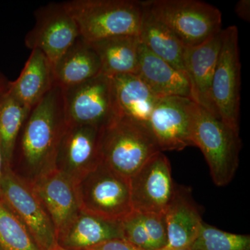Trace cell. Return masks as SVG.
Wrapping results in <instances>:
<instances>
[{"label":"cell","mask_w":250,"mask_h":250,"mask_svg":"<svg viewBox=\"0 0 250 250\" xmlns=\"http://www.w3.org/2000/svg\"><path fill=\"white\" fill-rule=\"evenodd\" d=\"M67 126L62 90L54 85L31 108L16 143V150L19 149L33 177L55 167L57 148Z\"/></svg>","instance_id":"1"},{"label":"cell","mask_w":250,"mask_h":250,"mask_svg":"<svg viewBox=\"0 0 250 250\" xmlns=\"http://www.w3.org/2000/svg\"><path fill=\"white\" fill-rule=\"evenodd\" d=\"M88 42L118 36H138L142 1L136 0H70L62 2Z\"/></svg>","instance_id":"2"},{"label":"cell","mask_w":250,"mask_h":250,"mask_svg":"<svg viewBox=\"0 0 250 250\" xmlns=\"http://www.w3.org/2000/svg\"><path fill=\"white\" fill-rule=\"evenodd\" d=\"M190 133L209 167L213 183L225 187L232 181L242 149L239 132L196 103L192 104Z\"/></svg>","instance_id":"3"},{"label":"cell","mask_w":250,"mask_h":250,"mask_svg":"<svg viewBox=\"0 0 250 250\" xmlns=\"http://www.w3.org/2000/svg\"><path fill=\"white\" fill-rule=\"evenodd\" d=\"M148 125L114 118L101 129L102 162L130 179L149 159L160 152Z\"/></svg>","instance_id":"4"},{"label":"cell","mask_w":250,"mask_h":250,"mask_svg":"<svg viewBox=\"0 0 250 250\" xmlns=\"http://www.w3.org/2000/svg\"><path fill=\"white\" fill-rule=\"evenodd\" d=\"M143 4L170 29L187 47H194L221 31L222 14L198 0H147Z\"/></svg>","instance_id":"5"},{"label":"cell","mask_w":250,"mask_h":250,"mask_svg":"<svg viewBox=\"0 0 250 250\" xmlns=\"http://www.w3.org/2000/svg\"><path fill=\"white\" fill-rule=\"evenodd\" d=\"M80 210L121 222L133 210L129 179L103 162L77 183Z\"/></svg>","instance_id":"6"},{"label":"cell","mask_w":250,"mask_h":250,"mask_svg":"<svg viewBox=\"0 0 250 250\" xmlns=\"http://www.w3.org/2000/svg\"><path fill=\"white\" fill-rule=\"evenodd\" d=\"M0 200L22 222L41 250H50L58 243L53 223L31 180L18 175L12 166L3 167Z\"/></svg>","instance_id":"7"},{"label":"cell","mask_w":250,"mask_h":250,"mask_svg":"<svg viewBox=\"0 0 250 250\" xmlns=\"http://www.w3.org/2000/svg\"><path fill=\"white\" fill-rule=\"evenodd\" d=\"M238 45V29L230 26L221 31V45L211 94L219 118L239 132L241 64Z\"/></svg>","instance_id":"8"},{"label":"cell","mask_w":250,"mask_h":250,"mask_svg":"<svg viewBox=\"0 0 250 250\" xmlns=\"http://www.w3.org/2000/svg\"><path fill=\"white\" fill-rule=\"evenodd\" d=\"M62 90L67 126L102 129L115 118L111 77L101 73Z\"/></svg>","instance_id":"9"},{"label":"cell","mask_w":250,"mask_h":250,"mask_svg":"<svg viewBox=\"0 0 250 250\" xmlns=\"http://www.w3.org/2000/svg\"><path fill=\"white\" fill-rule=\"evenodd\" d=\"M36 22L27 33L28 48L39 49L52 66L80 37L78 27L62 2L49 3L34 13Z\"/></svg>","instance_id":"10"},{"label":"cell","mask_w":250,"mask_h":250,"mask_svg":"<svg viewBox=\"0 0 250 250\" xmlns=\"http://www.w3.org/2000/svg\"><path fill=\"white\" fill-rule=\"evenodd\" d=\"M133 210L164 214L175 185L170 161L164 152L153 156L129 179Z\"/></svg>","instance_id":"11"},{"label":"cell","mask_w":250,"mask_h":250,"mask_svg":"<svg viewBox=\"0 0 250 250\" xmlns=\"http://www.w3.org/2000/svg\"><path fill=\"white\" fill-rule=\"evenodd\" d=\"M194 102L182 96L158 100L149 117L148 126L161 152L181 151L194 146L190 133Z\"/></svg>","instance_id":"12"},{"label":"cell","mask_w":250,"mask_h":250,"mask_svg":"<svg viewBox=\"0 0 250 250\" xmlns=\"http://www.w3.org/2000/svg\"><path fill=\"white\" fill-rule=\"evenodd\" d=\"M101 129L89 125L67 126L55 159V167L75 183L102 162Z\"/></svg>","instance_id":"13"},{"label":"cell","mask_w":250,"mask_h":250,"mask_svg":"<svg viewBox=\"0 0 250 250\" xmlns=\"http://www.w3.org/2000/svg\"><path fill=\"white\" fill-rule=\"evenodd\" d=\"M53 223L57 236L80 211L77 184L56 167L30 179Z\"/></svg>","instance_id":"14"},{"label":"cell","mask_w":250,"mask_h":250,"mask_svg":"<svg viewBox=\"0 0 250 250\" xmlns=\"http://www.w3.org/2000/svg\"><path fill=\"white\" fill-rule=\"evenodd\" d=\"M220 45L221 31L200 45L186 47L184 57L190 99L218 118L212 98L211 85Z\"/></svg>","instance_id":"15"},{"label":"cell","mask_w":250,"mask_h":250,"mask_svg":"<svg viewBox=\"0 0 250 250\" xmlns=\"http://www.w3.org/2000/svg\"><path fill=\"white\" fill-rule=\"evenodd\" d=\"M167 243L164 248L189 249L196 239L203 220L186 188L175 187L165 213Z\"/></svg>","instance_id":"16"},{"label":"cell","mask_w":250,"mask_h":250,"mask_svg":"<svg viewBox=\"0 0 250 250\" xmlns=\"http://www.w3.org/2000/svg\"><path fill=\"white\" fill-rule=\"evenodd\" d=\"M115 118H125L148 125L159 98L136 74L110 77Z\"/></svg>","instance_id":"17"},{"label":"cell","mask_w":250,"mask_h":250,"mask_svg":"<svg viewBox=\"0 0 250 250\" xmlns=\"http://www.w3.org/2000/svg\"><path fill=\"white\" fill-rule=\"evenodd\" d=\"M116 238H123L121 222L112 221L81 210L57 236L59 246L85 250Z\"/></svg>","instance_id":"18"},{"label":"cell","mask_w":250,"mask_h":250,"mask_svg":"<svg viewBox=\"0 0 250 250\" xmlns=\"http://www.w3.org/2000/svg\"><path fill=\"white\" fill-rule=\"evenodd\" d=\"M136 75L159 98L182 96L190 99V83L187 75L154 55L141 42Z\"/></svg>","instance_id":"19"},{"label":"cell","mask_w":250,"mask_h":250,"mask_svg":"<svg viewBox=\"0 0 250 250\" xmlns=\"http://www.w3.org/2000/svg\"><path fill=\"white\" fill-rule=\"evenodd\" d=\"M54 85L52 64L40 50L33 49L20 76L10 82L8 92L31 110Z\"/></svg>","instance_id":"20"},{"label":"cell","mask_w":250,"mask_h":250,"mask_svg":"<svg viewBox=\"0 0 250 250\" xmlns=\"http://www.w3.org/2000/svg\"><path fill=\"white\" fill-rule=\"evenodd\" d=\"M54 85L68 88L83 83L102 73L98 54L81 36L53 66Z\"/></svg>","instance_id":"21"},{"label":"cell","mask_w":250,"mask_h":250,"mask_svg":"<svg viewBox=\"0 0 250 250\" xmlns=\"http://www.w3.org/2000/svg\"><path fill=\"white\" fill-rule=\"evenodd\" d=\"M89 43L98 54L104 75L113 77L137 72L141 45L139 36H113Z\"/></svg>","instance_id":"22"},{"label":"cell","mask_w":250,"mask_h":250,"mask_svg":"<svg viewBox=\"0 0 250 250\" xmlns=\"http://www.w3.org/2000/svg\"><path fill=\"white\" fill-rule=\"evenodd\" d=\"M143 6V16L139 34L141 43L154 55L186 74L184 57L187 47L169 28Z\"/></svg>","instance_id":"23"},{"label":"cell","mask_w":250,"mask_h":250,"mask_svg":"<svg viewBox=\"0 0 250 250\" xmlns=\"http://www.w3.org/2000/svg\"><path fill=\"white\" fill-rule=\"evenodd\" d=\"M30 111L8 91L0 97V151L4 166H12L18 136Z\"/></svg>","instance_id":"24"},{"label":"cell","mask_w":250,"mask_h":250,"mask_svg":"<svg viewBox=\"0 0 250 250\" xmlns=\"http://www.w3.org/2000/svg\"><path fill=\"white\" fill-rule=\"evenodd\" d=\"M0 250H41L22 222L1 200Z\"/></svg>","instance_id":"25"},{"label":"cell","mask_w":250,"mask_h":250,"mask_svg":"<svg viewBox=\"0 0 250 250\" xmlns=\"http://www.w3.org/2000/svg\"><path fill=\"white\" fill-rule=\"evenodd\" d=\"M192 250H250V237L236 234L202 223Z\"/></svg>","instance_id":"26"},{"label":"cell","mask_w":250,"mask_h":250,"mask_svg":"<svg viewBox=\"0 0 250 250\" xmlns=\"http://www.w3.org/2000/svg\"><path fill=\"white\" fill-rule=\"evenodd\" d=\"M85 250H146L135 246L124 238H116L92 247Z\"/></svg>","instance_id":"27"},{"label":"cell","mask_w":250,"mask_h":250,"mask_svg":"<svg viewBox=\"0 0 250 250\" xmlns=\"http://www.w3.org/2000/svg\"><path fill=\"white\" fill-rule=\"evenodd\" d=\"M235 12L241 19L246 22L250 20V0H240L235 6Z\"/></svg>","instance_id":"28"},{"label":"cell","mask_w":250,"mask_h":250,"mask_svg":"<svg viewBox=\"0 0 250 250\" xmlns=\"http://www.w3.org/2000/svg\"><path fill=\"white\" fill-rule=\"evenodd\" d=\"M11 81L0 72V97L8 91Z\"/></svg>","instance_id":"29"},{"label":"cell","mask_w":250,"mask_h":250,"mask_svg":"<svg viewBox=\"0 0 250 250\" xmlns=\"http://www.w3.org/2000/svg\"><path fill=\"white\" fill-rule=\"evenodd\" d=\"M3 167H4V163H3L2 156L0 151V184H1V177H2Z\"/></svg>","instance_id":"30"},{"label":"cell","mask_w":250,"mask_h":250,"mask_svg":"<svg viewBox=\"0 0 250 250\" xmlns=\"http://www.w3.org/2000/svg\"><path fill=\"white\" fill-rule=\"evenodd\" d=\"M50 250H74L67 249V248H62V247L59 246L58 243H57V244L56 245V246H54V248H52V249H51Z\"/></svg>","instance_id":"31"},{"label":"cell","mask_w":250,"mask_h":250,"mask_svg":"<svg viewBox=\"0 0 250 250\" xmlns=\"http://www.w3.org/2000/svg\"><path fill=\"white\" fill-rule=\"evenodd\" d=\"M161 250H192L190 249H187V248H184V249H168V248H164V249Z\"/></svg>","instance_id":"32"}]
</instances>
